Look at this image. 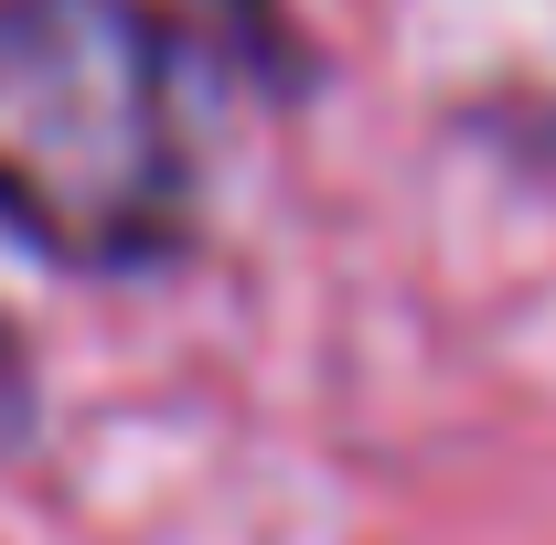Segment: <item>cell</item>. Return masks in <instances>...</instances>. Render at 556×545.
Wrapping results in <instances>:
<instances>
[{
	"mask_svg": "<svg viewBox=\"0 0 556 545\" xmlns=\"http://www.w3.org/2000/svg\"><path fill=\"white\" fill-rule=\"evenodd\" d=\"M0 225L75 278H139L193 246L204 107L172 11L0 0Z\"/></svg>",
	"mask_w": 556,
	"mask_h": 545,
	"instance_id": "1",
	"label": "cell"
},
{
	"mask_svg": "<svg viewBox=\"0 0 556 545\" xmlns=\"http://www.w3.org/2000/svg\"><path fill=\"white\" fill-rule=\"evenodd\" d=\"M22 417H33V364H22V342H11V321H0V449L22 439Z\"/></svg>",
	"mask_w": 556,
	"mask_h": 545,
	"instance_id": "2",
	"label": "cell"
},
{
	"mask_svg": "<svg viewBox=\"0 0 556 545\" xmlns=\"http://www.w3.org/2000/svg\"><path fill=\"white\" fill-rule=\"evenodd\" d=\"M225 11H236V22H257V11H268V0H225Z\"/></svg>",
	"mask_w": 556,
	"mask_h": 545,
	"instance_id": "3",
	"label": "cell"
}]
</instances>
